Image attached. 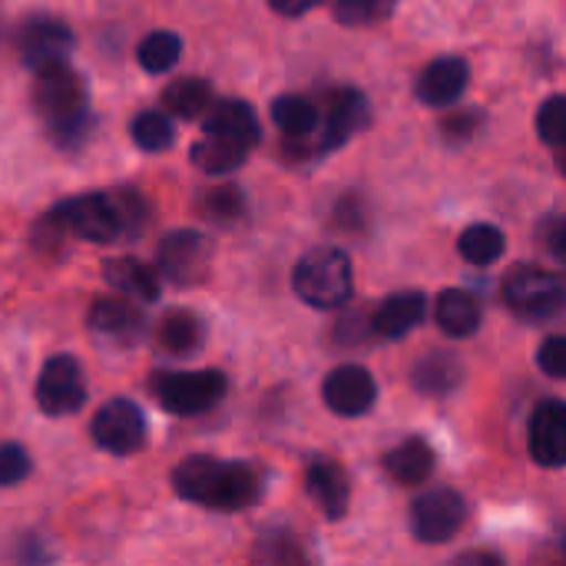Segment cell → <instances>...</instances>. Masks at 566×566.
I'll list each match as a JSON object with an SVG mask.
<instances>
[{
	"label": "cell",
	"mask_w": 566,
	"mask_h": 566,
	"mask_svg": "<svg viewBox=\"0 0 566 566\" xmlns=\"http://www.w3.org/2000/svg\"><path fill=\"white\" fill-rule=\"evenodd\" d=\"M30 99H33V109L43 119V126L56 146H76L90 133L86 86H83L80 73L70 70L66 60L33 70Z\"/></svg>",
	"instance_id": "obj_3"
},
{
	"label": "cell",
	"mask_w": 566,
	"mask_h": 566,
	"mask_svg": "<svg viewBox=\"0 0 566 566\" xmlns=\"http://www.w3.org/2000/svg\"><path fill=\"white\" fill-rule=\"evenodd\" d=\"M33 398H36V408L50 418L76 415L86 405V385H83L80 361L73 355H53L40 371Z\"/></svg>",
	"instance_id": "obj_8"
},
{
	"label": "cell",
	"mask_w": 566,
	"mask_h": 566,
	"mask_svg": "<svg viewBox=\"0 0 566 566\" xmlns=\"http://www.w3.org/2000/svg\"><path fill=\"white\" fill-rule=\"evenodd\" d=\"M272 119L285 133V139H308L318 129V119L322 116H318V109H315L312 99L289 93V96H279L272 103Z\"/></svg>",
	"instance_id": "obj_27"
},
{
	"label": "cell",
	"mask_w": 566,
	"mask_h": 566,
	"mask_svg": "<svg viewBox=\"0 0 566 566\" xmlns=\"http://www.w3.org/2000/svg\"><path fill=\"white\" fill-rule=\"evenodd\" d=\"M90 434L106 454L129 458L146 444V418L129 398H113L93 415Z\"/></svg>",
	"instance_id": "obj_9"
},
{
	"label": "cell",
	"mask_w": 566,
	"mask_h": 566,
	"mask_svg": "<svg viewBox=\"0 0 566 566\" xmlns=\"http://www.w3.org/2000/svg\"><path fill=\"white\" fill-rule=\"evenodd\" d=\"M501 566V557L497 554H491V551H471V554H461L458 557V566Z\"/></svg>",
	"instance_id": "obj_39"
},
{
	"label": "cell",
	"mask_w": 566,
	"mask_h": 566,
	"mask_svg": "<svg viewBox=\"0 0 566 566\" xmlns=\"http://www.w3.org/2000/svg\"><path fill=\"white\" fill-rule=\"evenodd\" d=\"M504 302L524 322H554L564 312V279L541 265H514L504 275Z\"/></svg>",
	"instance_id": "obj_5"
},
{
	"label": "cell",
	"mask_w": 566,
	"mask_h": 566,
	"mask_svg": "<svg viewBox=\"0 0 566 566\" xmlns=\"http://www.w3.org/2000/svg\"><path fill=\"white\" fill-rule=\"evenodd\" d=\"M129 136L133 143L143 149V153H163L172 146L176 139V126L166 113H156V109H146V113H136L133 123H129Z\"/></svg>",
	"instance_id": "obj_29"
},
{
	"label": "cell",
	"mask_w": 566,
	"mask_h": 566,
	"mask_svg": "<svg viewBox=\"0 0 566 566\" xmlns=\"http://www.w3.org/2000/svg\"><path fill=\"white\" fill-rule=\"evenodd\" d=\"M156 345L166 352V355H176V358H189L192 352L202 348V325L192 312H169L159 318V328H156Z\"/></svg>",
	"instance_id": "obj_24"
},
{
	"label": "cell",
	"mask_w": 566,
	"mask_h": 566,
	"mask_svg": "<svg viewBox=\"0 0 566 566\" xmlns=\"http://www.w3.org/2000/svg\"><path fill=\"white\" fill-rule=\"evenodd\" d=\"M146 226V206L133 189H116V192H83L66 202H56L40 229L86 242H116L139 235Z\"/></svg>",
	"instance_id": "obj_1"
},
{
	"label": "cell",
	"mask_w": 566,
	"mask_h": 566,
	"mask_svg": "<svg viewBox=\"0 0 566 566\" xmlns=\"http://www.w3.org/2000/svg\"><path fill=\"white\" fill-rule=\"evenodd\" d=\"M531 458L541 468H564L566 464V408L564 401L547 398L537 405L534 418H531Z\"/></svg>",
	"instance_id": "obj_14"
},
{
	"label": "cell",
	"mask_w": 566,
	"mask_h": 566,
	"mask_svg": "<svg viewBox=\"0 0 566 566\" xmlns=\"http://www.w3.org/2000/svg\"><path fill=\"white\" fill-rule=\"evenodd\" d=\"M564 119L566 99L560 93H554L551 99L541 103V109H537V136H541L547 146H554V149L564 146Z\"/></svg>",
	"instance_id": "obj_32"
},
{
	"label": "cell",
	"mask_w": 566,
	"mask_h": 566,
	"mask_svg": "<svg viewBox=\"0 0 566 566\" xmlns=\"http://www.w3.org/2000/svg\"><path fill=\"white\" fill-rule=\"evenodd\" d=\"M378 398V385L368 368L361 365H338L322 381V401L342 418H361L371 411Z\"/></svg>",
	"instance_id": "obj_12"
},
{
	"label": "cell",
	"mask_w": 566,
	"mask_h": 566,
	"mask_svg": "<svg viewBox=\"0 0 566 566\" xmlns=\"http://www.w3.org/2000/svg\"><path fill=\"white\" fill-rule=\"evenodd\" d=\"M478 129H481V109H461V113H451V116L441 123V133H444L451 143H468Z\"/></svg>",
	"instance_id": "obj_36"
},
{
	"label": "cell",
	"mask_w": 566,
	"mask_h": 566,
	"mask_svg": "<svg viewBox=\"0 0 566 566\" xmlns=\"http://www.w3.org/2000/svg\"><path fill=\"white\" fill-rule=\"evenodd\" d=\"M544 229H547V245H551V252H554V255H557V259L564 262V259H566V239H564L566 222L560 219V216H551Z\"/></svg>",
	"instance_id": "obj_37"
},
{
	"label": "cell",
	"mask_w": 566,
	"mask_h": 566,
	"mask_svg": "<svg viewBox=\"0 0 566 566\" xmlns=\"http://www.w3.org/2000/svg\"><path fill=\"white\" fill-rule=\"evenodd\" d=\"M507 249V239L497 226L491 222H478V226H468L458 239V252L464 262L471 265H494Z\"/></svg>",
	"instance_id": "obj_28"
},
{
	"label": "cell",
	"mask_w": 566,
	"mask_h": 566,
	"mask_svg": "<svg viewBox=\"0 0 566 566\" xmlns=\"http://www.w3.org/2000/svg\"><path fill=\"white\" fill-rule=\"evenodd\" d=\"M245 212V199H242V189L235 186H222V189H212L206 192V216L219 219V222H232Z\"/></svg>",
	"instance_id": "obj_33"
},
{
	"label": "cell",
	"mask_w": 566,
	"mask_h": 566,
	"mask_svg": "<svg viewBox=\"0 0 566 566\" xmlns=\"http://www.w3.org/2000/svg\"><path fill=\"white\" fill-rule=\"evenodd\" d=\"M537 365L544 375L551 378H566V338L564 335H551L541 352H537Z\"/></svg>",
	"instance_id": "obj_35"
},
{
	"label": "cell",
	"mask_w": 566,
	"mask_h": 566,
	"mask_svg": "<svg viewBox=\"0 0 566 566\" xmlns=\"http://www.w3.org/2000/svg\"><path fill=\"white\" fill-rule=\"evenodd\" d=\"M385 471L395 484L401 488H418L431 478L434 471V451L424 438H408L398 448H391L385 458Z\"/></svg>",
	"instance_id": "obj_21"
},
{
	"label": "cell",
	"mask_w": 566,
	"mask_h": 566,
	"mask_svg": "<svg viewBox=\"0 0 566 566\" xmlns=\"http://www.w3.org/2000/svg\"><path fill=\"white\" fill-rule=\"evenodd\" d=\"M398 0H335V20L345 27H371L395 13Z\"/></svg>",
	"instance_id": "obj_31"
},
{
	"label": "cell",
	"mask_w": 566,
	"mask_h": 566,
	"mask_svg": "<svg viewBox=\"0 0 566 566\" xmlns=\"http://www.w3.org/2000/svg\"><path fill=\"white\" fill-rule=\"evenodd\" d=\"M434 318H438V325H441L444 335H451V338H471L481 328V318L484 315H481V305H478V298L471 292L448 289L434 302Z\"/></svg>",
	"instance_id": "obj_22"
},
{
	"label": "cell",
	"mask_w": 566,
	"mask_h": 566,
	"mask_svg": "<svg viewBox=\"0 0 566 566\" xmlns=\"http://www.w3.org/2000/svg\"><path fill=\"white\" fill-rule=\"evenodd\" d=\"M424 312H428L424 292H395L375 308L368 332L381 342H398L424 322Z\"/></svg>",
	"instance_id": "obj_17"
},
{
	"label": "cell",
	"mask_w": 566,
	"mask_h": 566,
	"mask_svg": "<svg viewBox=\"0 0 566 566\" xmlns=\"http://www.w3.org/2000/svg\"><path fill=\"white\" fill-rule=\"evenodd\" d=\"M153 395L159 408L179 418H192L209 411L226 395V375L222 371H169L153 378Z\"/></svg>",
	"instance_id": "obj_6"
},
{
	"label": "cell",
	"mask_w": 566,
	"mask_h": 566,
	"mask_svg": "<svg viewBox=\"0 0 566 566\" xmlns=\"http://www.w3.org/2000/svg\"><path fill=\"white\" fill-rule=\"evenodd\" d=\"M468 521V504L451 488H434L411 504V531L421 544H448Z\"/></svg>",
	"instance_id": "obj_10"
},
{
	"label": "cell",
	"mask_w": 566,
	"mask_h": 566,
	"mask_svg": "<svg viewBox=\"0 0 566 566\" xmlns=\"http://www.w3.org/2000/svg\"><path fill=\"white\" fill-rule=\"evenodd\" d=\"M103 275L106 282L126 295V298H136V302H156L159 292H163V282H159V269L133 259V255H123V259H106L103 262Z\"/></svg>",
	"instance_id": "obj_20"
},
{
	"label": "cell",
	"mask_w": 566,
	"mask_h": 566,
	"mask_svg": "<svg viewBox=\"0 0 566 566\" xmlns=\"http://www.w3.org/2000/svg\"><path fill=\"white\" fill-rule=\"evenodd\" d=\"M17 50L30 70L46 66V63H60L73 50V33L63 20H56L50 13H33L17 30Z\"/></svg>",
	"instance_id": "obj_11"
},
{
	"label": "cell",
	"mask_w": 566,
	"mask_h": 566,
	"mask_svg": "<svg viewBox=\"0 0 566 566\" xmlns=\"http://www.w3.org/2000/svg\"><path fill=\"white\" fill-rule=\"evenodd\" d=\"M249 153H252V149H245V146H239V143H229V139H222V136H216V133H202V139L192 146L189 159H192L202 172L219 176V172L239 169V166L245 163Z\"/></svg>",
	"instance_id": "obj_26"
},
{
	"label": "cell",
	"mask_w": 566,
	"mask_h": 566,
	"mask_svg": "<svg viewBox=\"0 0 566 566\" xmlns=\"http://www.w3.org/2000/svg\"><path fill=\"white\" fill-rule=\"evenodd\" d=\"M305 488H308V497L318 504V511L328 517V521H342L345 511H348V501H352V484H348V474L338 461L332 458H318L305 468Z\"/></svg>",
	"instance_id": "obj_16"
},
{
	"label": "cell",
	"mask_w": 566,
	"mask_h": 566,
	"mask_svg": "<svg viewBox=\"0 0 566 566\" xmlns=\"http://www.w3.org/2000/svg\"><path fill=\"white\" fill-rule=\"evenodd\" d=\"M172 488L182 501H192L209 511H245L262 497V478L252 464L219 461L209 454L186 458L172 471Z\"/></svg>",
	"instance_id": "obj_2"
},
{
	"label": "cell",
	"mask_w": 566,
	"mask_h": 566,
	"mask_svg": "<svg viewBox=\"0 0 566 566\" xmlns=\"http://www.w3.org/2000/svg\"><path fill=\"white\" fill-rule=\"evenodd\" d=\"M461 378H464V368L451 352H428L411 371V385L428 398H444L458 391Z\"/></svg>",
	"instance_id": "obj_23"
},
{
	"label": "cell",
	"mask_w": 566,
	"mask_h": 566,
	"mask_svg": "<svg viewBox=\"0 0 566 566\" xmlns=\"http://www.w3.org/2000/svg\"><path fill=\"white\" fill-rule=\"evenodd\" d=\"M468 80H471L468 60H461V56L431 60L424 66V73L418 76V99L428 106H451L464 96Z\"/></svg>",
	"instance_id": "obj_18"
},
{
	"label": "cell",
	"mask_w": 566,
	"mask_h": 566,
	"mask_svg": "<svg viewBox=\"0 0 566 566\" xmlns=\"http://www.w3.org/2000/svg\"><path fill=\"white\" fill-rule=\"evenodd\" d=\"M318 123H322V119H318ZM368 123H371V106H368L365 93H361V90H338V93L332 96V103H328V113H325V123H322L315 153L338 149V146L348 143L355 133H361Z\"/></svg>",
	"instance_id": "obj_13"
},
{
	"label": "cell",
	"mask_w": 566,
	"mask_h": 566,
	"mask_svg": "<svg viewBox=\"0 0 566 566\" xmlns=\"http://www.w3.org/2000/svg\"><path fill=\"white\" fill-rule=\"evenodd\" d=\"M136 56L146 73H169L182 56V40L172 30H156L139 43Z\"/></svg>",
	"instance_id": "obj_30"
},
{
	"label": "cell",
	"mask_w": 566,
	"mask_h": 566,
	"mask_svg": "<svg viewBox=\"0 0 566 566\" xmlns=\"http://www.w3.org/2000/svg\"><path fill=\"white\" fill-rule=\"evenodd\" d=\"M212 86L199 76H182V80H172L166 90H163V106L179 116V119H202L206 109L212 106Z\"/></svg>",
	"instance_id": "obj_25"
},
{
	"label": "cell",
	"mask_w": 566,
	"mask_h": 566,
	"mask_svg": "<svg viewBox=\"0 0 566 566\" xmlns=\"http://www.w3.org/2000/svg\"><path fill=\"white\" fill-rule=\"evenodd\" d=\"M86 322H90V332L93 335L106 338L116 348L136 345L143 338V328H146L143 312L133 302H126L123 295H116V298H96Z\"/></svg>",
	"instance_id": "obj_15"
},
{
	"label": "cell",
	"mask_w": 566,
	"mask_h": 566,
	"mask_svg": "<svg viewBox=\"0 0 566 566\" xmlns=\"http://www.w3.org/2000/svg\"><path fill=\"white\" fill-rule=\"evenodd\" d=\"M322 0H269V7L275 10V13H282V17H302V13H308L312 7H318Z\"/></svg>",
	"instance_id": "obj_38"
},
{
	"label": "cell",
	"mask_w": 566,
	"mask_h": 566,
	"mask_svg": "<svg viewBox=\"0 0 566 566\" xmlns=\"http://www.w3.org/2000/svg\"><path fill=\"white\" fill-rule=\"evenodd\" d=\"M30 478V454L27 448L7 441L0 444V488H13Z\"/></svg>",
	"instance_id": "obj_34"
},
{
	"label": "cell",
	"mask_w": 566,
	"mask_h": 566,
	"mask_svg": "<svg viewBox=\"0 0 566 566\" xmlns=\"http://www.w3.org/2000/svg\"><path fill=\"white\" fill-rule=\"evenodd\" d=\"M292 289L295 295L312 305V308H342L352 298L355 289V272H352V259L342 249H312L295 262L292 272Z\"/></svg>",
	"instance_id": "obj_4"
},
{
	"label": "cell",
	"mask_w": 566,
	"mask_h": 566,
	"mask_svg": "<svg viewBox=\"0 0 566 566\" xmlns=\"http://www.w3.org/2000/svg\"><path fill=\"white\" fill-rule=\"evenodd\" d=\"M202 133H216L229 143H239L252 149L259 143V119L255 109L245 99H222L212 103L202 116Z\"/></svg>",
	"instance_id": "obj_19"
},
{
	"label": "cell",
	"mask_w": 566,
	"mask_h": 566,
	"mask_svg": "<svg viewBox=\"0 0 566 566\" xmlns=\"http://www.w3.org/2000/svg\"><path fill=\"white\" fill-rule=\"evenodd\" d=\"M212 265V242L196 229L169 232L159 242V279H169L179 289L206 282Z\"/></svg>",
	"instance_id": "obj_7"
}]
</instances>
